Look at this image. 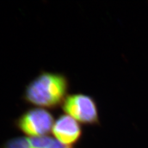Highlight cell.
<instances>
[{
	"label": "cell",
	"instance_id": "1",
	"mask_svg": "<svg viewBox=\"0 0 148 148\" xmlns=\"http://www.w3.org/2000/svg\"><path fill=\"white\" fill-rule=\"evenodd\" d=\"M69 82L61 73L42 72L32 80L25 90L26 103L45 109L62 106L67 96Z\"/></svg>",
	"mask_w": 148,
	"mask_h": 148
},
{
	"label": "cell",
	"instance_id": "2",
	"mask_svg": "<svg viewBox=\"0 0 148 148\" xmlns=\"http://www.w3.org/2000/svg\"><path fill=\"white\" fill-rule=\"evenodd\" d=\"M65 114L86 125H99V112L96 100L90 95H68L61 106Z\"/></svg>",
	"mask_w": 148,
	"mask_h": 148
},
{
	"label": "cell",
	"instance_id": "3",
	"mask_svg": "<svg viewBox=\"0 0 148 148\" xmlns=\"http://www.w3.org/2000/svg\"><path fill=\"white\" fill-rule=\"evenodd\" d=\"M55 120L47 109L36 108L26 110L15 121L16 127L30 138L48 136Z\"/></svg>",
	"mask_w": 148,
	"mask_h": 148
},
{
	"label": "cell",
	"instance_id": "4",
	"mask_svg": "<svg viewBox=\"0 0 148 148\" xmlns=\"http://www.w3.org/2000/svg\"><path fill=\"white\" fill-rule=\"evenodd\" d=\"M52 133L61 144L72 147L82 138V129L80 123L67 114H63L55 120Z\"/></svg>",
	"mask_w": 148,
	"mask_h": 148
},
{
	"label": "cell",
	"instance_id": "5",
	"mask_svg": "<svg viewBox=\"0 0 148 148\" xmlns=\"http://www.w3.org/2000/svg\"><path fill=\"white\" fill-rule=\"evenodd\" d=\"M2 148H31L30 138L17 137L11 139L4 145Z\"/></svg>",
	"mask_w": 148,
	"mask_h": 148
},
{
	"label": "cell",
	"instance_id": "6",
	"mask_svg": "<svg viewBox=\"0 0 148 148\" xmlns=\"http://www.w3.org/2000/svg\"><path fill=\"white\" fill-rule=\"evenodd\" d=\"M39 148H72V147L64 145L56 139L49 137L45 145Z\"/></svg>",
	"mask_w": 148,
	"mask_h": 148
}]
</instances>
